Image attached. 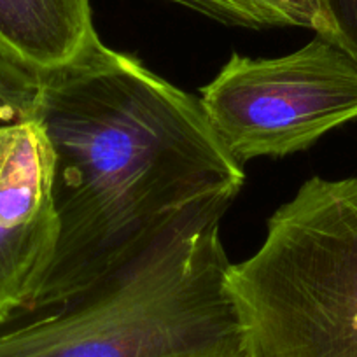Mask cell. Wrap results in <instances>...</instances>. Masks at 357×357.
I'll return each instance as SVG.
<instances>
[{
  "label": "cell",
  "mask_w": 357,
  "mask_h": 357,
  "mask_svg": "<svg viewBox=\"0 0 357 357\" xmlns=\"http://www.w3.org/2000/svg\"><path fill=\"white\" fill-rule=\"evenodd\" d=\"M33 119L53 154L58 243L29 305L60 301L135 257L170 219L245 174L208 125L200 98L98 36L43 72Z\"/></svg>",
  "instance_id": "6da1fadb"
},
{
  "label": "cell",
  "mask_w": 357,
  "mask_h": 357,
  "mask_svg": "<svg viewBox=\"0 0 357 357\" xmlns=\"http://www.w3.org/2000/svg\"><path fill=\"white\" fill-rule=\"evenodd\" d=\"M233 200L188 205L97 282L0 317V357H243L219 235Z\"/></svg>",
  "instance_id": "7a4b0ae2"
},
{
  "label": "cell",
  "mask_w": 357,
  "mask_h": 357,
  "mask_svg": "<svg viewBox=\"0 0 357 357\" xmlns=\"http://www.w3.org/2000/svg\"><path fill=\"white\" fill-rule=\"evenodd\" d=\"M243 357H357V177H314L231 263Z\"/></svg>",
  "instance_id": "3957f363"
},
{
  "label": "cell",
  "mask_w": 357,
  "mask_h": 357,
  "mask_svg": "<svg viewBox=\"0 0 357 357\" xmlns=\"http://www.w3.org/2000/svg\"><path fill=\"white\" fill-rule=\"evenodd\" d=\"M200 93L208 125L236 163L289 156L357 119V61L315 36L286 56L231 54Z\"/></svg>",
  "instance_id": "277c9868"
},
{
  "label": "cell",
  "mask_w": 357,
  "mask_h": 357,
  "mask_svg": "<svg viewBox=\"0 0 357 357\" xmlns=\"http://www.w3.org/2000/svg\"><path fill=\"white\" fill-rule=\"evenodd\" d=\"M53 154L36 119L0 130V317L33 300L53 263Z\"/></svg>",
  "instance_id": "5b68a950"
},
{
  "label": "cell",
  "mask_w": 357,
  "mask_h": 357,
  "mask_svg": "<svg viewBox=\"0 0 357 357\" xmlns=\"http://www.w3.org/2000/svg\"><path fill=\"white\" fill-rule=\"evenodd\" d=\"M93 36L89 0H0V43L39 70L68 63Z\"/></svg>",
  "instance_id": "8992f818"
},
{
  "label": "cell",
  "mask_w": 357,
  "mask_h": 357,
  "mask_svg": "<svg viewBox=\"0 0 357 357\" xmlns=\"http://www.w3.org/2000/svg\"><path fill=\"white\" fill-rule=\"evenodd\" d=\"M225 25L243 29L300 26L324 37L328 32L319 0H167Z\"/></svg>",
  "instance_id": "52a82bcc"
},
{
  "label": "cell",
  "mask_w": 357,
  "mask_h": 357,
  "mask_svg": "<svg viewBox=\"0 0 357 357\" xmlns=\"http://www.w3.org/2000/svg\"><path fill=\"white\" fill-rule=\"evenodd\" d=\"M43 72L0 43V130L33 119Z\"/></svg>",
  "instance_id": "ba28073f"
},
{
  "label": "cell",
  "mask_w": 357,
  "mask_h": 357,
  "mask_svg": "<svg viewBox=\"0 0 357 357\" xmlns=\"http://www.w3.org/2000/svg\"><path fill=\"white\" fill-rule=\"evenodd\" d=\"M324 15V39L357 61V0H319Z\"/></svg>",
  "instance_id": "9c48e42d"
}]
</instances>
